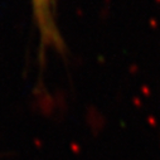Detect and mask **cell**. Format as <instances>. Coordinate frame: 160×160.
<instances>
[{"instance_id": "obj_1", "label": "cell", "mask_w": 160, "mask_h": 160, "mask_svg": "<svg viewBox=\"0 0 160 160\" xmlns=\"http://www.w3.org/2000/svg\"><path fill=\"white\" fill-rule=\"evenodd\" d=\"M32 5L34 18L39 29V35H41L42 47L62 51L63 42L53 17L54 0H32Z\"/></svg>"}]
</instances>
